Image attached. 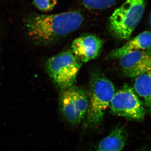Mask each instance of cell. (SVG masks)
Returning a JSON list of instances; mask_svg holds the SVG:
<instances>
[{
  "label": "cell",
  "instance_id": "obj_1",
  "mask_svg": "<svg viewBox=\"0 0 151 151\" xmlns=\"http://www.w3.org/2000/svg\"><path fill=\"white\" fill-rule=\"evenodd\" d=\"M84 20L82 15L76 11L51 15L32 14L25 19L24 26L36 44L47 45L74 32Z\"/></svg>",
  "mask_w": 151,
  "mask_h": 151
},
{
  "label": "cell",
  "instance_id": "obj_2",
  "mask_svg": "<svg viewBox=\"0 0 151 151\" xmlns=\"http://www.w3.org/2000/svg\"><path fill=\"white\" fill-rule=\"evenodd\" d=\"M147 0H127L116 9L108 19V28L121 40L129 39L142 21Z\"/></svg>",
  "mask_w": 151,
  "mask_h": 151
},
{
  "label": "cell",
  "instance_id": "obj_3",
  "mask_svg": "<svg viewBox=\"0 0 151 151\" xmlns=\"http://www.w3.org/2000/svg\"><path fill=\"white\" fill-rule=\"evenodd\" d=\"M115 94V87L110 80L101 73L93 74L90 81L87 111V121L91 126H97L102 122Z\"/></svg>",
  "mask_w": 151,
  "mask_h": 151
},
{
  "label": "cell",
  "instance_id": "obj_4",
  "mask_svg": "<svg viewBox=\"0 0 151 151\" xmlns=\"http://www.w3.org/2000/svg\"><path fill=\"white\" fill-rule=\"evenodd\" d=\"M46 65L52 81L63 90L73 86L82 64L71 50H68L50 58Z\"/></svg>",
  "mask_w": 151,
  "mask_h": 151
},
{
  "label": "cell",
  "instance_id": "obj_5",
  "mask_svg": "<svg viewBox=\"0 0 151 151\" xmlns=\"http://www.w3.org/2000/svg\"><path fill=\"white\" fill-rule=\"evenodd\" d=\"M62 91L59 105L63 116L69 124H79L84 119L88 110L87 94L82 88L73 85Z\"/></svg>",
  "mask_w": 151,
  "mask_h": 151
},
{
  "label": "cell",
  "instance_id": "obj_6",
  "mask_svg": "<svg viewBox=\"0 0 151 151\" xmlns=\"http://www.w3.org/2000/svg\"><path fill=\"white\" fill-rule=\"evenodd\" d=\"M111 113L127 119L142 121L146 112L134 89L127 84L115 92L110 105Z\"/></svg>",
  "mask_w": 151,
  "mask_h": 151
},
{
  "label": "cell",
  "instance_id": "obj_7",
  "mask_svg": "<svg viewBox=\"0 0 151 151\" xmlns=\"http://www.w3.org/2000/svg\"><path fill=\"white\" fill-rule=\"evenodd\" d=\"M119 60L123 73L128 77H137L151 71L150 50L133 52L121 57Z\"/></svg>",
  "mask_w": 151,
  "mask_h": 151
},
{
  "label": "cell",
  "instance_id": "obj_8",
  "mask_svg": "<svg viewBox=\"0 0 151 151\" xmlns=\"http://www.w3.org/2000/svg\"><path fill=\"white\" fill-rule=\"evenodd\" d=\"M103 45V40L97 36L84 35L73 41L71 50L83 64L97 58L100 54Z\"/></svg>",
  "mask_w": 151,
  "mask_h": 151
},
{
  "label": "cell",
  "instance_id": "obj_9",
  "mask_svg": "<svg viewBox=\"0 0 151 151\" xmlns=\"http://www.w3.org/2000/svg\"><path fill=\"white\" fill-rule=\"evenodd\" d=\"M151 45V32L146 31L133 38L123 46L114 49L109 54V57L112 59H119L133 52L150 50Z\"/></svg>",
  "mask_w": 151,
  "mask_h": 151
},
{
  "label": "cell",
  "instance_id": "obj_10",
  "mask_svg": "<svg viewBox=\"0 0 151 151\" xmlns=\"http://www.w3.org/2000/svg\"><path fill=\"white\" fill-rule=\"evenodd\" d=\"M127 136V131L124 127H117L100 141L95 151H122Z\"/></svg>",
  "mask_w": 151,
  "mask_h": 151
},
{
  "label": "cell",
  "instance_id": "obj_11",
  "mask_svg": "<svg viewBox=\"0 0 151 151\" xmlns=\"http://www.w3.org/2000/svg\"><path fill=\"white\" fill-rule=\"evenodd\" d=\"M134 90L141 97L145 105L151 108V71L137 76L134 84Z\"/></svg>",
  "mask_w": 151,
  "mask_h": 151
},
{
  "label": "cell",
  "instance_id": "obj_12",
  "mask_svg": "<svg viewBox=\"0 0 151 151\" xmlns=\"http://www.w3.org/2000/svg\"><path fill=\"white\" fill-rule=\"evenodd\" d=\"M119 0H81L86 8L94 10L105 9L115 5Z\"/></svg>",
  "mask_w": 151,
  "mask_h": 151
},
{
  "label": "cell",
  "instance_id": "obj_13",
  "mask_svg": "<svg viewBox=\"0 0 151 151\" xmlns=\"http://www.w3.org/2000/svg\"><path fill=\"white\" fill-rule=\"evenodd\" d=\"M57 4V0H33L36 7L43 12H48L54 8Z\"/></svg>",
  "mask_w": 151,
  "mask_h": 151
}]
</instances>
